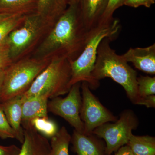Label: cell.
<instances>
[{
	"label": "cell",
	"instance_id": "cell-1",
	"mask_svg": "<svg viewBox=\"0 0 155 155\" xmlns=\"http://www.w3.org/2000/svg\"><path fill=\"white\" fill-rule=\"evenodd\" d=\"M89 31L81 17L76 0H73L30 57L38 60L64 58L74 61L84 48Z\"/></svg>",
	"mask_w": 155,
	"mask_h": 155
},
{
	"label": "cell",
	"instance_id": "cell-2",
	"mask_svg": "<svg viewBox=\"0 0 155 155\" xmlns=\"http://www.w3.org/2000/svg\"><path fill=\"white\" fill-rule=\"evenodd\" d=\"M113 40L103 39L97 51L96 60L91 73L93 80L98 86L100 81L110 78L125 90L127 97L134 104H142L143 99L138 94L137 73L128 63L111 47Z\"/></svg>",
	"mask_w": 155,
	"mask_h": 155
},
{
	"label": "cell",
	"instance_id": "cell-3",
	"mask_svg": "<svg viewBox=\"0 0 155 155\" xmlns=\"http://www.w3.org/2000/svg\"><path fill=\"white\" fill-rule=\"evenodd\" d=\"M121 25L118 19H114L110 24L97 25L90 30L85 47L80 55L70 61L71 68L70 85L86 82L91 89L99 87L93 80L91 73L96 60L98 47L106 38L115 40L119 34Z\"/></svg>",
	"mask_w": 155,
	"mask_h": 155
},
{
	"label": "cell",
	"instance_id": "cell-4",
	"mask_svg": "<svg viewBox=\"0 0 155 155\" xmlns=\"http://www.w3.org/2000/svg\"><path fill=\"white\" fill-rule=\"evenodd\" d=\"M54 23L36 12L27 15L22 24L12 31L5 41L12 62L30 57Z\"/></svg>",
	"mask_w": 155,
	"mask_h": 155
},
{
	"label": "cell",
	"instance_id": "cell-5",
	"mask_svg": "<svg viewBox=\"0 0 155 155\" xmlns=\"http://www.w3.org/2000/svg\"><path fill=\"white\" fill-rule=\"evenodd\" d=\"M71 79L70 61L64 58L53 59L22 95V99L38 96L51 99L64 95L69 92L72 87Z\"/></svg>",
	"mask_w": 155,
	"mask_h": 155
},
{
	"label": "cell",
	"instance_id": "cell-6",
	"mask_svg": "<svg viewBox=\"0 0 155 155\" xmlns=\"http://www.w3.org/2000/svg\"><path fill=\"white\" fill-rule=\"evenodd\" d=\"M51 61L29 57L12 63L5 71L0 103L25 93Z\"/></svg>",
	"mask_w": 155,
	"mask_h": 155
},
{
	"label": "cell",
	"instance_id": "cell-7",
	"mask_svg": "<svg viewBox=\"0 0 155 155\" xmlns=\"http://www.w3.org/2000/svg\"><path fill=\"white\" fill-rule=\"evenodd\" d=\"M139 122L131 110H126L114 122H107L93 130L92 134L103 139L106 142V153L111 155L123 146L127 144L132 130L138 127Z\"/></svg>",
	"mask_w": 155,
	"mask_h": 155
},
{
	"label": "cell",
	"instance_id": "cell-8",
	"mask_svg": "<svg viewBox=\"0 0 155 155\" xmlns=\"http://www.w3.org/2000/svg\"><path fill=\"white\" fill-rule=\"evenodd\" d=\"M81 102L80 117L84 124V134L90 135L97 127L107 122L117 121V116L103 105L92 93L88 84L81 82Z\"/></svg>",
	"mask_w": 155,
	"mask_h": 155
},
{
	"label": "cell",
	"instance_id": "cell-9",
	"mask_svg": "<svg viewBox=\"0 0 155 155\" xmlns=\"http://www.w3.org/2000/svg\"><path fill=\"white\" fill-rule=\"evenodd\" d=\"M81 84L77 83L72 85L64 98L58 97L51 99L48 102V110L65 119L74 130L83 134L84 124L80 115L82 102Z\"/></svg>",
	"mask_w": 155,
	"mask_h": 155
},
{
	"label": "cell",
	"instance_id": "cell-10",
	"mask_svg": "<svg viewBox=\"0 0 155 155\" xmlns=\"http://www.w3.org/2000/svg\"><path fill=\"white\" fill-rule=\"evenodd\" d=\"M122 56L136 69L150 75L155 74V44L145 48H130Z\"/></svg>",
	"mask_w": 155,
	"mask_h": 155
},
{
	"label": "cell",
	"instance_id": "cell-11",
	"mask_svg": "<svg viewBox=\"0 0 155 155\" xmlns=\"http://www.w3.org/2000/svg\"><path fill=\"white\" fill-rule=\"evenodd\" d=\"M71 143L77 155H107L105 145L94 134L85 135L74 130Z\"/></svg>",
	"mask_w": 155,
	"mask_h": 155
},
{
	"label": "cell",
	"instance_id": "cell-12",
	"mask_svg": "<svg viewBox=\"0 0 155 155\" xmlns=\"http://www.w3.org/2000/svg\"><path fill=\"white\" fill-rule=\"evenodd\" d=\"M79 14L87 29L89 31L98 24L108 0H76Z\"/></svg>",
	"mask_w": 155,
	"mask_h": 155
},
{
	"label": "cell",
	"instance_id": "cell-13",
	"mask_svg": "<svg viewBox=\"0 0 155 155\" xmlns=\"http://www.w3.org/2000/svg\"><path fill=\"white\" fill-rule=\"evenodd\" d=\"M24 141L18 155H49L50 143L47 138L32 127L24 129Z\"/></svg>",
	"mask_w": 155,
	"mask_h": 155
},
{
	"label": "cell",
	"instance_id": "cell-14",
	"mask_svg": "<svg viewBox=\"0 0 155 155\" xmlns=\"http://www.w3.org/2000/svg\"><path fill=\"white\" fill-rule=\"evenodd\" d=\"M22 95L1 103L8 122L16 134V139L21 143L24 139L22 125Z\"/></svg>",
	"mask_w": 155,
	"mask_h": 155
},
{
	"label": "cell",
	"instance_id": "cell-15",
	"mask_svg": "<svg viewBox=\"0 0 155 155\" xmlns=\"http://www.w3.org/2000/svg\"><path fill=\"white\" fill-rule=\"evenodd\" d=\"M48 99L47 97L44 96L22 99V125L23 129L29 127L31 121L32 119L41 117H48Z\"/></svg>",
	"mask_w": 155,
	"mask_h": 155
},
{
	"label": "cell",
	"instance_id": "cell-16",
	"mask_svg": "<svg viewBox=\"0 0 155 155\" xmlns=\"http://www.w3.org/2000/svg\"><path fill=\"white\" fill-rule=\"evenodd\" d=\"M36 13L43 18L55 22L67 9L65 0H37Z\"/></svg>",
	"mask_w": 155,
	"mask_h": 155
},
{
	"label": "cell",
	"instance_id": "cell-17",
	"mask_svg": "<svg viewBox=\"0 0 155 155\" xmlns=\"http://www.w3.org/2000/svg\"><path fill=\"white\" fill-rule=\"evenodd\" d=\"M37 0H0V13L29 14L35 13Z\"/></svg>",
	"mask_w": 155,
	"mask_h": 155
},
{
	"label": "cell",
	"instance_id": "cell-18",
	"mask_svg": "<svg viewBox=\"0 0 155 155\" xmlns=\"http://www.w3.org/2000/svg\"><path fill=\"white\" fill-rule=\"evenodd\" d=\"M134 155H155V138L149 135H130L127 144Z\"/></svg>",
	"mask_w": 155,
	"mask_h": 155
},
{
	"label": "cell",
	"instance_id": "cell-19",
	"mask_svg": "<svg viewBox=\"0 0 155 155\" xmlns=\"http://www.w3.org/2000/svg\"><path fill=\"white\" fill-rule=\"evenodd\" d=\"M28 15L0 13V45L5 42L12 31L22 24Z\"/></svg>",
	"mask_w": 155,
	"mask_h": 155
},
{
	"label": "cell",
	"instance_id": "cell-20",
	"mask_svg": "<svg viewBox=\"0 0 155 155\" xmlns=\"http://www.w3.org/2000/svg\"><path fill=\"white\" fill-rule=\"evenodd\" d=\"M71 135L65 126H62L51 138L49 155H69V145Z\"/></svg>",
	"mask_w": 155,
	"mask_h": 155
},
{
	"label": "cell",
	"instance_id": "cell-21",
	"mask_svg": "<svg viewBox=\"0 0 155 155\" xmlns=\"http://www.w3.org/2000/svg\"><path fill=\"white\" fill-rule=\"evenodd\" d=\"M29 127H32L46 138H51L59 130L56 122L49 119L48 117H41L32 119L31 121Z\"/></svg>",
	"mask_w": 155,
	"mask_h": 155
},
{
	"label": "cell",
	"instance_id": "cell-22",
	"mask_svg": "<svg viewBox=\"0 0 155 155\" xmlns=\"http://www.w3.org/2000/svg\"><path fill=\"white\" fill-rule=\"evenodd\" d=\"M137 91L141 98L155 94V77L140 76L137 78Z\"/></svg>",
	"mask_w": 155,
	"mask_h": 155
},
{
	"label": "cell",
	"instance_id": "cell-23",
	"mask_svg": "<svg viewBox=\"0 0 155 155\" xmlns=\"http://www.w3.org/2000/svg\"><path fill=\"white\" fill-rule=\"evenodd\" d=\"M125 0H108L105 11L102 15L98 25H106L113 22L115 11L124 5Z\"/></svg>",
	"mask_w": 155,
	"mask_h": 155
},
{
	"label": "cell",
	"instance_id": "cell-24",
	"mask_svg": "<svg viewBox=\"0 0 155 155\" xmlns=\"http://www.w3.org/2000/svg\"><path fill=\"white\" fill-rule=\"evenodd\" d=\"M0 138L2 139H16V135L11 127L3 111L0 103Z\"/></svg>",
	"mask_w": 155,
	"mask_h": 155
},
{
	"label": "cell",
	"instance_id": "cell-25",
	"mask_svg": "<svg viewBox=\"0 0 155 155\" xmlns=\"http://www.w3.org/2000/svg\"><path fill=\"white\" fill-rule=\"evenodd\" d=\"M13 63L9 56L8 48L5 42L0 45V69H5Z\"/></svg>",
	"mask_w": 155,
	"mask_h": 155
},
{
	"label": "cell",
	"instance_id": "cell-26",
	"mask_svg": "<svg viewBox=\"0 0 155 155\" xmlns=\"http://www.w3.org/2000/svg\"><path fill=\"white\" fill-rule=\"evenodd\" d=\"M155 3V0H125L124 5L133 8L140 6L150 8Z\"/></svg>",
	"mask_w": 155,
	"mask_h": 155
},
{
	"label": "cell",
	"instance_id": "cell-27",
	"mask_svg": "<svg viewBox=\"0 0 155 155\" xmlns=\"http://www.w3.org/2000/svg\"><path fill=\"white\" fill-rule=\"evenodd\" d=\"M20 148L15 145L2 146L0 145V155H18Z\"/></svg>",
	"mask_w": 155,
	"mask_h": 155
},
{
	"label": "cell",
	"instance_id": "cell-28",
	"mask_svg": "<svg viewBox=\"0 0 155 155\" xmlns=\"http://www.w3.org/2000/svg\"><path fill=\"white\" fill-rule=\"evenodd\" d=\"M142 105L145 106L147 108H155V95L148 96L143 97Z\"/></svg>",
	"mask_w": 155,
	"mask_h": 155
},
{
	"label": "cell",
	"instance_id": "cell-29",
	"mask_svg": "<svg viewBox=\"0 0 155 155\" xmlns=\"http://www.w3.org/2000/svg\"><path fill=\"white\" fill-rule=\"evenodd\" d=\"M114 155H134L127 145L121 147L115 152Z\"/></svg>",
	"mask_w": 155,
	"mask_h": 155
},
{
	"label": "cell",
	"instance_id": "cell-30",
	"mask_svg": "<svg viewBox=\"0 0 155 155\" xmlns=\"http://www.w3.org/2000/svg\"><path fill=\"white\" fill-rule=\"evenodd\" d=\"M5 69H0V93H1L2 86Z\"/></svg>",
	"mask_w": 155,
	"mask_h": 155
},
{
	"label": "cell",
	"instance_id": "cell-31",
	"mask_svg": "<svg viewBox=\"0 0 155 155\" xmlns=\"http://www.w3.org/2000/svg\"><path fill=\"white\" fill-rule=\"evenodd\" d=\"M73 0H65V2H66V4H67V5L72 2Z\"/></svg>",
	"mask_w": 155,
	"mask_h": 155
}]
</instances>
